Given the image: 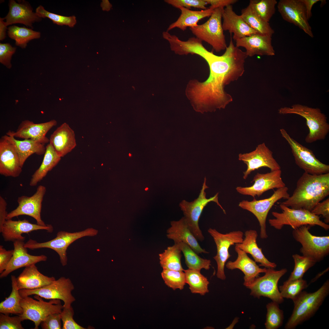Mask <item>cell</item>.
Masks as SVG:
<instances>
[{
    "label": "cell",
    "mask_w": 329,
    "mask_h": 329,
    "mask_svg": "<svg viewBox=\"0 0 329 329\" xmlns=\"http://www.w3.org/2000/svg\"><path fill=\"white\" fill-rule=\"evenodd\" d=\"M61 320L60 313H52L47 316L40 324L42 329H61Z\"/></svg>",
    "instance_id": "obj_51"
},
{
    "label": "cell",
    "mask_w": 329,
    "mask_h": 329,
    "mask_svg": "<svg viewBox=\"0 0 329 329\" xmlns=\"http://www.w3.org/2000/svg\"><path fill=\"white\" fill-rule=\"evenodd\" d=\"M4 137L10 142L15 147L18 155L21 166L22 168L27 159L31 155L35 154H44L46 151L44 145L30 140H20L12 136L6 135Z\"/></svg>",
    "instance_id": "obj_33"
},
{
    "label": "cell",
    "mask_w": 329,
    "mask_h": 329,
    "mask_svg": "<svg viewBox=\"0 0 329 329\" xmlns=\"http://www.w3.org/2000/svg\"><path fill=\"white\" fill-rule=\"evenodd\" d=\"M38 230H45L48 232L51 233L53 228L50 224L42 226L37 224H32L26 219L18 221L9 219L5 221L0 229V232L5 241L13 242L17 240L24 241L25 237L22 235V234H29L32 231Z\"/></svg>",
    "instance_id": "obj_21"
},
{
    "label": "cell",
    "mask_w": 329,
    "mask_h": 329,
    "mask_svg": "<svg viewBox=\"0 0 329 329\" xmlns=\"http://www.w3.org/2000/svg\"><path fill=\"white\" fill-rule=\"evenodd\" d=\"M295 265L293 271L288 279L294 280L303 278L305 273L317 263L311 258L298 254L292 256Z\"/></svg>",
    "instance_id": "obj_44"
},
{
    "label": "cell",
    "mask_w": 329,
    "mask_h": 329,
    "mask_svg": "<svg viewBox=\"0 0 329 329\" xmlns=\"http://www.w3.org/2000/svg\"><path fill=\"white\" fill-rule=\"evenodd\" d=\"M280 132L290 146L295 164L304 172L317 175L329 173V165L317 159L312 150L292 138L284 129Z\"/></svg>",
    "instance_id": "obj_11"
},
{
    "label": "cell",
    "mask_w": 329,
    "mask_h": 329,
    "mask_svg": "<svg viewBox=\"0 0 329 329\" xmlns=\"http://www.w3.org/2000/svg\"><path fill=\"white\" fill-rule=\"evenodd\" d=\"M98 233L97 230L92 228L75 232L61 231L57 233L55 238L50 240L39 242L34 240L30 239L25 243L24 246L26 248L31 250L46 248L54 250L58 254L61 263L64 266L67 264L66 250L71 243L83 237L96 235Z\"/></svg>",
    "instance_id": "obj_8"
},
{
    "label": "cell",
    "mask_w": 329,
    "mask_h": 329,
    "mask_svg": "<svg viewBox=\"0 0 329 329\" xmlns=\"http://www.w3.org/2000/svg\"><path fill=\"white\" fill-rule=\"evenodd\" d=\"M161 276L165 284L174 290L183 289L186 284L184 271L163 269Z\"/></svg>",
    "instance_id": "obj_45"
},
{
    "label": "cell",
    "mask_w": 329,
    "mask_h": 329,
    "mask_svg": "<svg viewBox=\"0 0 329 329\" xmlns=\"http://www.w3.org/2000/svg\"><path fill=\"white\" fill-rule=\"evenodd\" d=\"M20 316L11 317L9 315L0 314V329H24Z\"/></svg>",
    "instance_id": "obj_49"
},
{
    "label": "cell",
    "mask_w": 329,
    "mask_h": 329,
    "mask_svg": "<svg viewBox=\"0 0 329 329\" xmlns=\"http://www.w3.org/2000/svg\"><path fill=\"white\" fill-rule=\"evenodd\" d=\"M288 188L286 186L278 189L268 198L257 200L255 198L251 201L243 200L239 206L241 208L252 213L257 219L260 227V237L262 239L267 238L266 221L270 210L274 203L281 199H288L290 196Z\"/></svg>",
    "instance_id": "obj_13"
},
{
    "label": "cell",
    "mask_w": 329,
    "mask_h": 329,
    "mask_svg": "<svg viewBox=\"0 0 329 329\" xmlns=\"http://www.w3.org/2000/svg\"><path fill=\"white\" fill-rule=\"evenodd\" d=\"M148 189V188H146V189H145V190H147Z\"/></svg>",
    "instance_id": "obj_59"
},
{
    "label": "cell",
    "mask_w": 329,
    "mask_h": 329,
    "mask_svg": "<svg viewBox=\"0 0 329 329\" xmlns=\"http://www.w3.org/2000/svg\"><path fill=\"white\" fill-rule=\"evenodd\" d=\"M281 169L266 173H258L251 182H254L252 186L246 187L238 186L236 189L242 195L250 196L253 198L256 196H260L268 190L286 186L281 178Z\"/></svg>",
    "instance_id": "obj_18"
},
{
    "label": "cell",
    "mask_w": 329,
    "mask_h": 329,
    "mask_svg": "<svg viewBox=\"0 0 329 329\" xmlns=\"http://www.w3.org/2000/svg\"><path fill=\"white\" fill-rule=\"evenodd\" d=\"M279 304L272 301L267 304V313L264 324L266 329H277L282 326L284 312L280 308Z\"/></svg>",
    "instance_id": "obj_43"
},
{
    "label": "cell",
    "mask_w": 329,
    "mask_h": 329,
    "mask_svg": "<svg viewBox=\"0 0 329 329\" xmlns=\"http://www.w3.org/2000/svg\"><path fill=\"white\" fill-rule=\"evenodd\" d=\"M245 237L242 242L235 244V246L246 253L251 255L254 261L260 264V266L266 268L274 269L277 264L269 261L263 253L262 249L257 243L258 234L254 230L246 231L244 234Z\"/></svg>",
    "instance_id": "obj_31"
},
{
    "label": "cell",
    "mask_w": 329,
    "mask_h": 329,
    "mask_svg": "<svg viewBox=\"0 0 329 329\" xmlns=\"http://www.w3.org/2000/svg\"><path fill=\"white\" fill-rule=\"evenodd\" d=\"M183 253L185 263L189 269L200 271L202 269L208 270L210 268L211 261L199 256L188 245L183 242H177Z\"/></svg>",
    "instance_id": "obj_39"
},
{
    "label": "cell",
    "mask_w": 329,
    "mask_h": 329,
    "mask_svg": "<svg viewBox=\"0 0 329 329\" xmlns=\"http://www.w3.org/2000/svg\"><path fill=\"white\" fill-rule=\"evenodd\" d=\"M19 158L13 145L3 136L0 139V174L16 177L22 172Z\"/></svg>",
    "instance_id": "obj_22"
},
{
    "label": "cell",
    "mask_w": 329,
    "mask_h": 329,
    "mask_svg": "<svg viewBox=\"0 0 329 329\" xmlns=\"http://www.w3.org/2000/svg\"><path fill=\"white\" fill-rule=\"evenodd\" d=\"M14 249L7 250L0 246V274L6 269L13 255Z\"/></svg>",
    "instance_id": "obj_53"
},
{
    "label": "cell",
    "mask_w": 329,
    "mask_h": 329,
    "mask_svg": "<svg viewBox=\"0 0 329 329\" xmlns=\"http://www.w3.org/2000/svg\"><path fill=\"white\" fill-rule=\"evenodd\" d=\"M276 0H250L248 6L264 21L269 22L275 11Z\"/></svg>",
    "instance_id": "obj_41"
},
{
    "label": "cell",
    "mask_w": 329,
    "mask_h": 329,
    "mask_svg": "<svg viewBox=\"0 0 329 329\" xmlns=\"http://www.w3.org/2000/svg\"><path fill=\"white\" fill-rule=\"evenodd\" d=\"M165 1L174 7L179 8L182 7L190 9L192 7L201 9H207V5L205 0H166Z\"/></svg>",
    "instance_id": "obj_48"
},
{
    "label": "cell",
    "mask_w": 329,
    "mask_h": 329,
    "mask_svg": "<svg viewBox=\"0 0 329 329\" xmlns=\"http://www.w3.org/2000/svg\"><path fill=\"white\" fill-rule=\"evenodd\" d=\"M287 272L286 268L275 270L267 268L264 275L258 277L247 288L250 290V295L259 299L260 297H267L279 304L284 301L278 287V283Z\"/></svg>",
    "instance_id": "obj_12"
},
{
    "label": "cell",
    "mask_w": 329,
    "mask_h": 329,
    "mask_svg": "<svg viewBox=\"0 0 329 329\" xmlns=\"http://www.w3.org/2000/svg\"><path fill=\"white\" fill-rule=\"evenodd\" d=\"M49 140V143L61 157L70 152L76 145L74 132L65 122L56 129Z\"/></svg>",
    "instance_id": "obj_29"
},
{
    "label": "cell",
    "mask_w": 329,
    "mask_h": 329,
    "mask_svg": "<svg viewBox=\"0 0 329 329\" xmlns=\"http://www.w3.org/2000/svg\"><path fill=\"white\" fill-rule=\"evenodd\" d=\"M310 225L294 229L293 238L302 245L300 249L302 255L310 257L316 262L322 260L329 253V236H317L309 231Z\"/></svg>",
    "instance_id": "obj_10"
},
{
    "label": "cell",
    "mask_w": 329,
    "mask_h": 329,
    "mask_svg": "<svg viewBox=\"0 0 329 329\" xmlns=\"http://www.w3.org/2000/svg\"><path fill=\"white\" fill-rule=\"evenodd\" d=\"M17 278L11 276L12 291L9 296L0 303V313L5 314H10L19 315L23 313L20 302L22 298L17 284Z\"/></svg>",
    "instance_id": "obj_35"
},
{
    "label": "cell",
    "mask_w": 329,
    "mask_h": 329,
    "mask_svg": "<svg viewBox=\"0 0 329 329\" xmlns=\"http://www.w3.org/2000/svg\"><path fill=\"white\" fill-rule=\"evenodd\" d=\"M281 213L272 212L274 218L270 219L268 222L274 228L280 230L285 225L291 226L294 229L304 225L319 226L325 230L329 229V225L321 221L319 216L303 209H295L279 203Z\"/></svg>",
    "instance_id": "obj_5"
},
{
    "label": "cell",
    "mask_w": 329,
    "mask_h": 329,
    "mask_svg": "<svg viewBox=\"0 0 329 329\" xmlns=\"http://www.w3.org/2000/svg\"><path fill=\"white\" fill-rule=\"evenodd\" d=\"M328 269H328V268L327 269L325 270L323 272H323H321L320 273V274H318L315 278H314L311 281V282H310V283L311 282L312 283V282H314L315 281L317 280L320 277V276L322 275L323 274V273H325V272H326V271H328Z\"/></svg>",
    "instance_id": "obj_58"
},
{
    "label": "cell",
    "mask_w": 329,
    "mask_h": 329,
    "mask_svg": "<svg viewBox=\"0 0 329 329\" xmlns=\"http://www.w3.org/2000/svg\"><path fill=\"white\" fill-rule=\"evenodd\" d=\"M7 203L2 197L0 196V229L2 228L8 213L7 211Z\"/></svg>",
    "instance_id": "obj_55"
},
{
    "label": "cell",
    "mask_w": 329,
    "mask_h": 329,
    "mask_svg": "<svg viewBox=\"0 0 329 329\" xmlns=\"http://www.w3.org/2000/svg\"><path fill=\"white\" fill-rule=\"evenodd\" d=\"M184 271L186 283L189 285V288L192 293L204 295L209 292V282L207 278L200 273V271L188 268Z\"/></svg>",
    "instance_id": "obj_38"
},
{
    "label": "cell",
    "mask_w": 329,
    "mask_h": 329,
    "mask_svg": "<svg viewBox=\"0 0 329 329\" xmlns=\"http://www.w3.org/2000/svg\"><path fill=\"white\" fill-rule=\"evenodd\" d=\"M35 12L41 18H48L53 23L60 26L65 25L73 27L76 23V17L74 16H67L56 14L46 10L41 5L36 9Z\"/></svg>",
    "instance_id": "obj_46"
},
{
    "label": "cell",
    "mask_w": 329,
    "mask_h": 329,
    "mask_svg": "<svg viewBox=\"0 0 329 329\" xmlns=\"http://www.w3.org/2000/svg\"><path fill=\"white\" fill-rule=\"evenodd\" d=\"M238 159L247 165L246 170L243 172V178L245 179L251 172L261 167H267L271 171L281 169L273 157L272 152L264 143L259 144L255 150L250 152L239 154Z\"/></svg>",
    "instance_id": "obj_16"
},
{
    "label": "cell",
    "mask_w": 329,
    "mask_h": 329,
    "mask_svg": "<svg viewBox=\"0 0 329 329\" xmlns=\"http://www.w3.org/2000/svg\"><path fill=\"white\" fill-rule=\"evenodd\" d=\"M311 212L317 216L322 215L324 219V223H329V198L322 202L318 203L313 208Z\"/></svg>",
    "instance_id": "obj_52"
},
{
    "label": "cell",
    "mask_w": 329,
    "mask_h": 329,
    "mask_svg": "<svg viewBox=\"0 0 329 329\" xmlns=\"http://www.w3.org/2000/svg\"><path fill=\"white\" fill-rule=\"evenodd\" d=\"M74 314L73 309L71 306L64 307L60 313L61 320L62 322V329H87L78 324L74 320Z\"/></svg>",
    "instance_id": "obj_47"
},
{
    "label": "cell",
    "mask_w": 329,
    "mask_h": 329,
    "mask_svg": "<svg viewBox=\"0 0 329 329\" xmlns=\"http://www.w3.org/2000/svg\"><path fill=\"white\" fill-rule=\"evenodd\" d=\"M129 155L130 156H131V155H130V154H129Z\"/></svg>",
    "instance_id": "obj_60"
},
{
    "label": "cell",
    "mask_w": 329,
    "mask_h": 329,
    "mask_svg": "<svg viewBox=\"0 0 329 329\" xmlns=\"http://www.w3.org/2000/svg\"><path fill=\"white\" fill-rule=\"evenodd\" d=\"M29 296L22 298L20 304L23 313L19 315L22 321L27 320L33 321L35 325L34 329H38L41 323L48 315L60 313L63 308L60 299H50L47 302L37 295H35L34 296L37 301Z\"/></svg>",
    "instance_id": "obj_9"
},
{
    "label": "cell",
    "mask_w": 329,
    "mask_h": 329,
    "mask_svg": "<svg viewBox=\"0 0 329 329\" xmlns=\"http://www.w3.org/2000/svg\"><path fill=\"white\" fill-rule=\"evenodd\" d=\"M4 18H0V40L2 41L6 37L7 26L4 21Z\"/></svg>",
    "instance_id": "obj_57"
},
{
    "label": "cell",
    "mask_w": 329,
    "mask_h": 329,
    "mask_svg": "<svg viewBox=\"0 0 329 329\" xmlns=\"http://www.w3.org/2000/svg\"><path fill=\"white\" fill-rule=\"evenodd\" d=\"M207 4H210V8L214 9L218 8H224L227 6L232 5L237 2V0H205Z\"/></svg>",
    "instance_id": "obj_54"
},
{
    "label": "cell",
    "mask_w": 329,
    "mask_h": 329,
    "mask_svg": "<svg viewBox=\"0 0 329 329\" xmlns=\"http://www.w3.org/2000/svg\"><path fill=\"white\" fill-rule=\"evenodd\" d=\"M8 30V36L15 41L16 46L23 48L26 47L27 44L30 41L38 39L41 37L39 32L25 27L13 25L9 27Z\"/></svg>",
    "instance_id": "obj_40"
},
{
    "label": "cell",
    "mask_w": 329,
    "mask_h": 329,
    "mask_svg": "<svg viewBox=\"0 0 329 329\" xmlns=\"http://www.w3.org/2000/svg\"><path fill=\"white\" fill-rule=\"evenodd\" d=\"M23 241L13 242L14 253L12 257L5 270L0 274L1 278H5L12 271L20 268L26 267L41 261H45L48 259L44 255L34 256L28 253Z\"/></svg>",
    "instance_id": "obj_26"
},
{
    "label": "cell",
    "mask_w": 329,
    "mask_h": 329,
    "mask_svg": "<svg viewBox=\"0 0 329 329\" xmlns=\"http://www.w3.org/2000/svg\"><path fill=\"white\" fill-rule=\"evenodd\" d=\"M329 294V281L327 280L316 291H302L293 300L294 308L285 328L294 329L313 317Z\"/></svg>",
    "instance_id": "obj_3"
},
{
    "label": "cell",
    "mask_w": 329,
    "mask_h": 329,
    "mask_svg": "<svg viewBox=\"0 0 329 329\" xmlns=\"http://www.w3.org/2000/svg\"><path fill=\"white\" fill-rule=\"evenodd\" d=\"M55 280L53 277H49L40 272L35 264L25 267L16 278L19 290L39 288L51 284Z\"/></svg>",
    "instance_id": "obj_30"
},
{
    "label": "cell",
    "mask_w": 329,
    "mask_h": 329,
    "mask_svg": "<svg viewBox=\"0 0 329 329\" xmlns=\"http://www.w3.org/2000/svg\"><path fill=\"white\" fill-rule=\"evenodd\" d=\"M303 3L306 14L309 20L312 16L311 10L313 6L320 0H301Z\"/></svg>",
    "instance_id": "obj_56"
},
{
    "label": "cell",
    "mask_w": 329,
    "mask_h": 329,
    "mask_svg": "<svg viewBox=\"0 0 329 329\" xmlns=\"http://www.w3.org/2000/svg\"><path fill=\"white\" fill-rule=\"evenodd\" d=\"M16 49L9 43H0V62L9 69L12 67V57Z\"/></svg>",
    "instance_id": "obj_50"
},
{
    "label": "cell",
    "mask_w": 329,
    "mask_h": 329,
    "mask_svg": "<svg viewBox=\"0 0 329 329\" xmlns=\"http://www.w3.org/2000/svg\"><path fill=\"white\" fill-rule=\"evenodd\" d=\"M46 187L42 185L37 187L35 193L31 196H22L18 197V206L14 210L8 213L6 219L22 215H26L34 218L37 224L46 226L41 216L42 202L46 193Z\"/></svg>",
    "instance_id": "obj_17"
},
{
    "label": "cell",
    "mask_w": 329,
    "mask_h": 329,
    "mask_svg": "<svg viewBox=\"0 0 329 329\" xmlns=\"http://www.w3.org/2000/svg\"><path fill=\"white\" fill-rule=\"evenodd\" d=\"M281 114H295L306 120L309 132L305 141L311 143L317 140H324L329 132V124L326 115L319 108H314L297 104L291 107H285L280 108Z\"/></svg>",
    "instance_id": "obj_4"
},
{
    "label": "cell",
    "mask_w": 329,
    "mask_h": 329,
    "mask_svg": "<svg viewBox=\"0 0 329 329\" xmlns=\"http://www.w3.org/2000/svg\"><path fill=\"white\" fill-rule=\"evenodd\" d=\"M181 252L178 244L175 243L159 254L160 263L163 269L184 271L181 263Z\"/></svg>",
    "instance_id": "obj_36"
},
{
    "label": "cell",
    "mask_w": 329,
    "mask_h": 329,
    "mask_svg": "<svg viewBox=\"0 0 329 329\" xmlns=\"http://www.w3.org/2000/svg\"><path fill=\"white\" fill-rule=\"evenodd\" d=\"M9 5V12L4 18L7 26L13 24L21 23L32 27L33 23L39 22L42 19L36 12L33 11L30 4L27 1L23 0L19 3L14 0H10Z\"/></svg>",
    "instance_id": "obj_23"
},
{
    "label": "cell",
    "mask_w": 329,
    "mask_h": 329,
    "mask_svg": "<svg viewBox=\"0 0 329 329\" xmlns=\"http://www.w3.org/2000/svg\"><path fill=\"white\" fill-rule=\"evenodd\" d=\"M61 158L57 155L51 144H48L46 147L45 152L41 165L32 175L30 186H36L46 176L48 172L57 164Z\"/></svg>",
    "instance_id": "obj_34"
},
{
    "label": "cell",
    "mask_w": 329,
    "mask_h": 329,
    "mask_svg": "<svg viewBox=\"0 0 329 329\" xmlns=\"http://www.w3.org/2000/svg\"><path fill=\"white\" fill-rule=\"evenodd\" d=\"M277 7L284 19L297 26L310 37H313L301 0H281Z\"/></svg>",
    "instance_id": "obj_19"
},
{
    "label": "cell",
    "mask_w": 329,
    "mask_h": 329,
    "mask_svg": "<svg viewBox=\"0 0 329 329\" xmlns=\"http://www.w3.org/2000/svg\"><path fill=\"white\" fill-rule=\"evenodd\" d=\"M224 8L215 9L209 19L205 23L189 28L196 37L209 44L218 52L225 50L227 47L221 21L222 12Z\"/></svg>",
    "instance_id": "obj_7"
},
{
    "label": "cell",
    "mask_w": 329,
    "mask_h": 329,
    "mask_svg": "<svg viewBox=\"0 0 329 329\" xmlns=\"http://www.w3.org/2000/svg\"><path fill=\"white\" fill-rule=\"evenodd\" d=\"M178 9L181 11V14L177 20L169 26L167 32L175 28L184 31L188 27H195L198 25L197 23L200 20L210 16L214 9L210 7L200 11L192 10L182 7Z\"/></svg>",
    "instance_id": "obj_32"
},
{
    "label": "cell",
    "mask_w": 329,
    "mask_h": 329,
    "mask_svg": "<svg viewBox=\"0 0 329 329\" xmlns=\"http://www.w3.org/2000/svg\"><path fill=\"white\" fill-rule=\"evenodd\" d=\"M74 289V285L71 280L62 277L41 288L32 290L21 289L19 292L22 297L36 295L46 299H60L64 302V307H68L76 300L72 293Z\"/></svg>",
    "instance_id": "obj_14"
},
{
    "label": "cell",
    "mask_w": 329,
    "mask_h": 329,
    "mask_svg": "<svg viewBox=\"0 0 329 329\" xmlns=\"http://www.w3.org/2000/svg\"><path fill=\"white\" fill-rule=\"evenodd\" d=\"M57 124L55 120L40 123L25 120L21 122L16 131L9 130L6 135L15 138L31 140L45 145L49 141V139L46 136L47 133Z\"/></svg>",
    "instance_id": "obj_20"
},
{
    "label": "cell",
    "mask_w": 329,
    "mask_h": 329,
    "mask_svg": "<svg viewBox=\"0 0 329 329\" xmlns=\"http://www.w3.org/2000/svg\"><path fill=\"white\" fill-rule=\"evenodd\" d=\"M235 249L237 254L236 259L234 261H228L225 266L229 270H241L244 275L243 285L247 287L259 277L260 273H264L267 268L260 267L247 253L238 247L235 246Z\"/></svg>",
    "instance_id": "obj_25"
},
{
    "label": "cell",
    "mask_w": 329,
    "mask_h": 329,
    "mask_svg": "<svg viewBox=\"0 0 329 329\" xmlns=\"http://www.w3.org/2000/svg\"><path fill=\"white\" fill-rule=\"evenodd\" d=\"M225 50L220 56L206 48L199 52V55L206 61L210 70L207 80L199 82L197 85L199 92L205 97L212 99L223 97L227 94L225 87L237 80L244 72L245 63L248 56L245 52L234 45L231 37Z\"/></svg>",
    "instance_id": "obj_1"
},
{
    "label": "cell",
    "mask_w": 329,
    "mask_h": 329,
    "mask_svg": "<svg viewBox=\"0 0 329 329\" xmlns=\"http://www.w3.org/2000/svg\"><path fill=\"white\" fill-rule=\"evenodd\" d=\"M240 15L247 24L258 34L272 37L274 33L269 23L262 19L248 5L242 9Z\"/></svg>",
    "instance_id": "obj_37"
},
{
    "label": "cell",
    "mask_w": 329,
    "mask_h": 329,
    "mask_svg": "<svg viewBox=\"0 0 329 329\" xmlns=\"http://www.w3.org/2000/svg\"><path fill=\"white\" fill-rule=\"evenodd\" d=\"M205 177L198 197L193 201L189 202L182 200L179 206L183 211L184 218L191 231L197 240L202 241L204 239L202 232L199 226V221L205 207L210 202H214L220 207L224 214L226 211L218 200V193L209 198H206L205 190L209 187L206 185Z\"/></svg>",
    "instance_id": "obj_6"
},
{
    "label": "cell",
    "mask_w": 329,
    "mask_h": 329,
    "mask_svg": "<svg viewBox=\"0 0 329 329\" xmlns=\"http://www.w3.org/2000/svg\"><path fill=\"white\" fill-rule=\"evenodd\" d=\"M208 232L213 237L217 247V254L213 257L217 265V277L219 279L225 280L226 278L225 266L231 256L228 251L229 248L231 246L242 242L244 233L238 230L223 234L211 228L208 230Z\"/></svg>",
    "instance_id": "obj_15"
},
{
    "label": "cell",
    "mask_w": 329,
    "mask_h": 329,
    "mask_svg": "<svg viewBox=\"0 0 329 329\" xmlns=\"http://www.w3.org/2000/svg\"><path fill=\"white\" fill-rule=\"evenodd\" d=\"M329 195V173L317 175L304 172L298 180L292 195L279 203L311 211Z\"/></svg>",
    "instance_id": "obj_2"
},
{
    "label": "cell",
    "mask_w": 329,
    "mask_h": 329,
    "mask_svg": "<svg viewBox=\"0 0 329 329\" xmlns=\"http://www.w3.org/2000/svg\"><path fill=\"white\" fill-rule=\"evenodd\" d=\"M308 285L302 278L294 280L288 279L279 286V290L282 297L292 300L296 298Z\"/></svg>",
    "instance_id": "obj_42"
},
{
    "label": "cell",
    "mask_w": 329,
    "mask_h": 329,
    "mask_svg": "<svg viewBox=\"0 0 329 329\" xmlns=\"http://www.w3.org/2000/svg\"><path fill=\"white\" fill-rule=\"evenodd\" d=\"M171 225L167 231L168 238L173 240L174 243L183 242L187 244L197 254L208 253L201 247L184 217L179 221H171Z\"/></svg>",
    "instance_id": "obj_28"
},
{
    "label": "cell",
    "mask_w": 329,
    "mask_h": 329,
    "mask_svg": "<svg viewBox=\"0 0 329 329\" xmlns=\"http://www.w3.org/2000/svg\"><path fill=\"white\" fill-rule=\"evenodd\" d=\"M222 18L223 30L233 33L232 38L235 41L253 34H258L247 24L241 15L235 13L232 5L227 6L223 9Z\"/></svg>",
    "instance_id": "obj_27"
},
{
    "label": "cell",
    "mask_w": 329,
    "mask_h": 329,
    "mask_svg": "<svg viewBox=\"0 0 329 329\" xmlns=\"http://www.w3.org/2000/svg\"><path fill=\"white\" fill-rule=\"evenodd\" d=\"M235 46L246 49L247 56L255 55L273 56L275 52L272 44L271 37L256 34L235 41Z\"/></svg>",
    "instance_id": "obj_24"
}]
</instances>
